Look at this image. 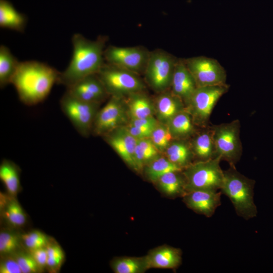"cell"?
<instances>
[{"label":"cell","instance_id":"obj_31","mask_svg":"<svg viewBox=\"0 0 273 273\" xmlns=\"http://www.w3.org/2000/svg\"><path fill=\"white\" fill-rule=\"evenodd\" d=\"M20 238L13 233L1 232L0 233V252L2 254H9L15 251L20 246Z\"/></svg>","mask_w":273,"mask_h":273},{"label":"cell","instance_id":"obj_2","mask_svg":"<svg viewBox=\"0 0 273 273\" xmlns=\"http://www.w3.org/2000/svg\"><path fill=\"white\" fill-rule=\"evenodd\" d=\"M106 40V37L100 36L91 40L80 33H75L71 38V60L66 69L60 72L58 83L68 88L86 76L97 74L105 63Z\"/></svg>","mask_w":273,"mask_h":273},{"label":"cell","instance_id":"obj_14","mask_svg":"<svg viewBox=\"0 0 273 273\" xmlns=\"http://www.w3.org/2000/svg\"><path fill=\"white\" fill-rule=\"evenodd\" d=\"M106 140L121 158L129 165L138 170L134 152L138 140L127 128H117L105 135Z\"/></svg>","mask_w":273,"mask_h":273},{"label":"cell","instance_id":"obj_20","mask_svg":"<svg viewBox=\"0 0 273 273\" xmlns=\"http://www.w3.org/2000/svg\"><path fill=\"white\" fill-rule=\"evenodd\" d=\"M20 62L12 54L9 49L0 46V87H5L11 83Z\"/></svg>","mask_w":273,"mask_h":273},{"label":"cell","instance_id":"obj_7","mask_svg":"<svg viewBox=\"0 0 273 273\" xmlns=\"http://www.w3.org/2000/svg\"><path fill=\"white\" fill-rule=\"evenodd\" d=\"M61 108L76 131L87 136L93 130L99 104L79 99L67 90L60 101Z\"/></svg>","mask_w":273,"mask_h":273},{"label":"cell","instance_id":"obj_29","mask_svg":"<svg viewBox=\"0 0 273 273\" xmlns=\"http://www.w3.org/2000/svg\"><path fill=\"white\" fill-rule=\"evenodd\" d=\"M4 214L8 222L15 226H21L26 222V217L19 202L13 199L7 203Z\"/></svg>","mask_w":273,"mask_h":273},{"label":"cell","instance_id":"obj_4","mask_svg":"<svg viewBox=\"0 0 273 273\" xmlns=\"http://www.w3.org/2000/svg\"><path fill=\"white\" fill-rule=\"evenodd\" d=\"M221 160L215 157L188 165L184 173L186 193L197 190H220L224 176Z\"/></svg>","mask_w":273,"mask_h":273},{"label":"cell","instance_id":"obj_21","mask_svg":"<svg viewBox=\"0 0 273 273\" xmlns=\"http://www.w3.org/2000/svg\"><path fill=\"white\" fill-rule=\"evenodd\" d=\"M193 149L195 155L201 161L215 157V150L211 128L201 132L195 139Z\"/></svg>","mask_w":273,"mask_h":273},{"label":"cell","instance_id":"obj_17","mask_svg":"<svg viewBox=\"0 0 273 273\" xmlns=\"http://www.w3.org/2000/svg\"><path fill=\"white\" fill-rule=\"evenodd\" d=\"M145 260L148 268H175L181 264V252L177 248L161 247L151 251Z\"/></svg>","mask_w":273,"mask_h":273},{"label":"cell","instance_id":"obj_11","mask_svg":"<svg viewBox=\"0 0 273 273\" xmlns=\"http://www.w3.org/2000/svg\"><path fill=\"white\" fill-rule=\"evenodd\" d=\"M150 52L141 47L109 46L104 53L106 63L135 73L144 71Z\"/></svg>","mask_w":273,"mask_h":273},{"label":"cell","instance_id":"obj_13","mask_svg":"<svg viewBox=\"0 0 273 273\" xmlns=\"http://www.w3.org/2000/svg\"><path fill=\"white\" fill-rule=\"evenodd\" d=\"M220 191L197 190L187 192L184 201L187 206L196 212L211 217L221 205Z\"/></svg>","mask_w":273,"mask_h":273},{"label":"cell","instance_id":"obj_22","mask_svg":"<svg viewBox=\"0 0 273 273\" xmlns=\"http://www.w3.org/2000/svg\"><path fill=\"white\" fill-rule=\"evenodd\" d=\"M0 178L8 193L13 197L16 196L20 187L18 167L10 161L3 160L0 166Z\"/></svg>","mask_w":273,"mask_h":273},{"label":"cell","instance_id":"obj_25","mask_svg":"<svg viewBox=\"0 0 273 273\" xmlns=\"http://www.w3.org/2000/svg\"><path fill=\"white\" fill-rule=\"evenodd\" d=\"M140 93L129 95L130 97L128 107L131 116L133 119L152 117V104L148 98Z\"/></svg>","mask_w":273,"mask_h":273},{"label":"cell","instance_id":"obj_35","mask_svg":"<svg viewBox=\"0 0 273 273\" xmlns=\"http://www.w3.org/2000/svg\"><path fill=\"white\" fill-rule=\"evenodd\" d=\"M154 128L136 127L130 124L127 129L132 136L140 140L151 137Z\"/></svg>","mask_w":273,"mask_h":273},{"label":"cell","instance_id":"obj_34","mask_svg":"<svg viewBox=\"0 0 273 273\" xmlns=\"http://www.w3.org/2000/svg\"><path fill=\"white\" fill-rule=\"evenodd\" d=\"M0 273H22L15 258H7L1 262Z\"/></svg>","mask_w":273,"mask_h":273},{"label":"cell","instance_id":"obj_19","mask_svg":"<svg viewBox=\"0 0 273 273\" xmlns=\"http://www.w3.org/2000/svg\"><path fill=\"white\" fill-rule=\"evenodd\" d=\"M157 107L159 118L168 122L177 114L185 110L182 100L173 93L161 95L157 99Z\"/></svg>","mask_w":273,"mask_h":273},{"label":"cell","instance_id":"obj_27","mask_svg":"<svg viewBox=\"0 0 273 273\" xmlns=\"http://www.w3.org/2000/svg\"><path fill=\"white\" fill-rule=\"evenodd\" d=\"M182 168L168 159L160 158L155 160L148 166L146 173L152 181H157L164 174L169 172H179Z\"/></svg>","mask_w":273,"mask_h":273},{"label":"cell","instance_id":"obj_30","mask_svg":"<svg viewBox=\"0 0 273 273\" xmlns=\"http://www.w3.org/2000/svg\"><path fill=\"white\" fill-rule=\"evenodd\" d=\"M21 239L29 251L45 248L49 243L47 236L42 232L36 230L22 234Z\"/></svg>","mask_w":273,"mask_h":273},{"label":"cell","instance_id":"obj_28","mask_svg":"<svg viewBox=\"0 0 273 273\" xmlns=\"http://www.w3.org/2000/svg\"><path fill=\"white\" fill-rule=\"evenodd\" d=\"M167 159L181 168L188 165L191 157L189 147L183 142H174L166 148Z\"/></svg>","mask_w":273,"mask_h":273},{"label":"cell","instance_id":"obj_38","mask_svg":"<svg viewBox=\"0 0 273 273\" xmlns=\"http://www.w3.org/2000/svg\"><path fill=\"white\" fill-rule=\"evenodd\" d=\"M48 257H64V254L61 247L58 244H50L46 247Z\"/></svg>","mask_w":273,"mask_h":273},{"label":"cell","instance_id":"obj_3","mask_svg":"<svg viewBox=\"0 0 273 273\" xmlns=\"http://www.w3.org/2000/svg\"><path fill=\"white\" fill-rule=\"evenodd\" d=\"M223 180L220 190L232 202L237 214L248 220L256 216L254 202L255 181L238 172L235 165L223 170Z\"/></svg>","mask_w":273,"mask_h":273},{"label":"cell","instance_id":"obj_26","mask_svg":"<svg viewBox=\"0 0 273 273\" xmlns=\"http://www.w3.org/2000/svg\"><path fill=\"white\" fill-rule=\"evenodd\" d=\"M111 267L116 273H140L148 268L144 259L120 257L114 259Z\"/></svg>","mask_w":273,"mask_h":273},{"label":"cell","instance_id":"obj_39","mask_svg":"<svg viewBox=\"0 0 273 273\" xmlns=\"http://www.w3.org/2000/svg\"><path fill=\"white\" fill-rule=\"evenodd\" d=\"M64 259V257H48L47 267H48L51 270H55L58 269L61 266Z\"/></svg>","mask_w":273,"mask_h":273},{"label":"cell","instance_id":"obj_23","mask_svg":"<svg viewBox=\"0 0 273 273\" xmlns=\"http://www.w3.org/2000/svg\"><path fill=\"white\" fill-rule=\"evenodd\" d=\"M180 172H168L157 180L161 189L167 195L184 196L186 194L185 178L178 174Z\"/></svg>","mask_w":273,"mask_h":273},{"label":"cell","instance_id":"obj_33","mask_svg":"<svg viewBox=\"0 0 273 273\" xmlns=\"http://www.w3.org/2000/svg\"><path fill=\"white\" fill-rule=\"evenodd\" d=\"M15 259L22 273H36L41 269L30 253L20 254Z\"/></svg>","mask_w":273,"mask_h":273},{"label":"cell","instance_id":"obj_37","mask_svg":"<svg viewBox=\"0 0 273 273\" xmlns=\"http://www.w3.org/2000/svg\"><path fill=\"white\" fill-rule=\"evenodd\" d=\"M131 124L140 127L155 128L157 125L156 120L152 116L144 118H132Z\"/></svg>","mask_w":273,"mask_h":273},{"label":"cell","instance_id":"obj_16","mask_svg":"<svg viewBox=\"0 0 273 273\" xmlns=\"http://www.w3.org/2000/svg\"><path fill=\"white\" fill-rule=\"evenodd\" d=\"M170 86L172 92L186 104L197 87L194 77L183 59L177 61Z\"/></svg>","mask_w":273,"mask_h":273},{"label":"cell","instance_id":"obj_1","mask_svg":"<svg viewBox=\"0 0 273 273\" xmlns=\"http://www.w3.org/2000/svg\"><path fill=\"white\" fill-rule=\"evenodd\" d=\"M60 72L48 64L36 61L21 62L11 83L20 100L32 106L48 96L55 83L58 82Z\"/></svg>","mask_w":273,"mask_h":273},{"label":"cell","instance_id":"obj_18","mask_svg":"<svg viewBox=\"0 0 273 273\" xmlns=\"http://www.w3.org/2000/svg\"><path fill=\"white\" fill-rule=\"evenodd\" d=\"M27 18L18 12L7 0H0V26L22 32L24 31Z\"/></svg>","mask_w":273,"mask_h":273},{"label":"cell","instance_id":"obj_5","mask_svg":"<svg viewBox=\"0 0 273 273\" xmlns=\"http://www.w3.org/2000/svg\"><path fill=\"white\" fill-rule=\"evenodd\" d=\"M97 75L107 93L120 97L142 91L145 86L136 73L105 62Z\"/></svg>","mask_w":273,"mask_h":273},{"label":"cell","instance_id":"obj_32","mask_svg":"<svg viewBox=\"0 0 273 273\" xmlns=\"http://www.w3.org/2000/svg\"><path fill=\"white\" fill-rule=\"evenodd\" d=\"M151 140L155 147L159 149L167 148L172 138L169 127L156 126L151 135Z\"/></svg>","mask_w":273,"mask_h":273},{"label":"cell","instance_id":"obj_8","mask_svg":"<svg viewBox=\"0 0 273 273\" xmlns=\"http://www.w3.org/2000/svg\"><path fill=\"white\" fill-rule=\"evenodd\" d=\"M229 88L228 84L197 87L187 103L186 110L193 122L206 126L215 105Z\"/></svg>","mask_w":273,"mask_h":273},{"label":"cell","instance_id":"obj_36","mask_svg":"<svg viewBox=\"0 0 273 273\" xmlns=\"http://www.w3.org/2000/svg\"><path fill=\"white\" fill-rule=\"evenodd\" d=\"M30 253L41 269L47 266L48 255L46 247L30 250Z\"/></svg>","mask_w":273,"mask_h":273},{"label":"cell","instance_id":"obj_15","mask_svg":"<svg viewBox=\"0 0 273 273\" xmlns=\"http://www.w3.org/2000/svg\"><path fill=\"white\" fill-rule=\"evenodd\" d=\"M67 90L82 101L99 104L108 94L97 74L82 78Z\"/></svg>","mask_w":273,"mask_h":273},{"label":"cell","instance_id":"obj_24","mask_svg":"<svg viewBox=\"0 0 273 273\" xmlns=\"http://www.w3.org/2000/svg\"><path fill=\"white\" fill-rule=\"evenodd\" d=\"M193 120L186 110L177 114L169 121V128L172 136L184 137L191 134L194 130Z\"/></svg>","mask_w":273,"mask_h":273},{"label":"cell","instance_id":"obj_6","mask_svg":"<svg viewBox=\"0 0 273 273\" xmlns=\"http://www.w3.org/2000/svg\"><path fill=\"white\" fill-rule=\"evenodd\" d=\"M215 150V157L235 165L242 155L239 120L213 125L211 127Z\"/></svg>","mask_w":273,"mask_h":273},{"label":"cell","instance_id":"obj_9","mask_svg":"<svg viewBox=\"0 0 273 273\" xmlns=\"http://www.w3.org/2000/svg\"><path fill=\"white\" fill-rule=\"evenodd\" d=\"M177 60L160 49L150 52L144 72L148 83L154 89L161 92L171 85Z\"/></svg>","mask_w":273,"mask_h":273},{"label":"cell","instance_id":"obj_12","mask_svg":"<svg viewBox=\"0 0 273 273\" xmlns=\"http://www.w3.org/2000/svg\"><path fill=\"white\" fill-rule=\"evenodd\" d=\"M123 108L120 98L112 96L108 103L98 111L93 125V132L105 135L118 128L123 121Z\"/></svg>","mask_w":273,"mask_h":273},{"label":"cell","instance_id":"obj_10","mask_svg":"<svg viewBox=\"0 0 273 273\" xmlns=\"http://www.w3.org/2000/svg\"><path fill=\"white\" fill-rule=\"evenodd\" d=\"M197 87L226 85V74L215 59L204 56L183 59Z\"/></svg>","mask_w":273,"mask_h":273}]
</instances>
